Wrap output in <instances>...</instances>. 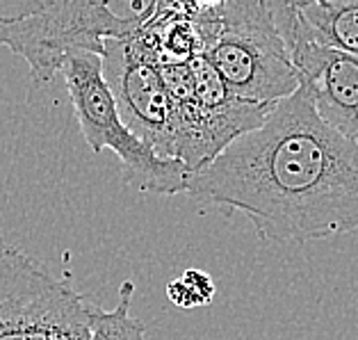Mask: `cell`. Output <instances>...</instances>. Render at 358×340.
Listing matches in <instances>:
<instances>
[{"label": "cell", "mask_w": 358, "mask_h": 340, "mask_svg": "<svg viewBox=\"0 0 358 340\" xmlns=\"http://www.w3.org/2000/svg\"><path fill=\"white\" fill-rule=\"evenodd\" d=\"M185 194L226 217L242 213L263 240H327L358 229V144L296 90L263 126L189 173Z\"/></svg>", "instance_id": "6da1fadb"}, {"label": "cell", "mask_w": 358, "mask_h": 340, "mask_svg": "<svg viewBox=\"0 0 358 340\" xmlns=\"http://www.w3.org/2000/svg\"><path fill=\"white\" fill-rule=\"evenodd\" d=\"M158 10L153 0H41L0 14V43L25 59L34 83H48L69 55H103L108 39L130 37Z\"/></svg>", "instance_id": "7a4b0ae2"}, {"label": "cell", "mask_w": 358, "mask_h": 340, "mask_svg": "<svg viewBox=\"0 0 358 340\" xmlns=\"http://www.w3.org/2000/svg\"><path fill=\"white\" fill-rule=\"evenodd\" d=\"M233 96L274 108L299 90V78L267 0L220 3V30L206 50Z\"/></svg>", "instance_id": "3957f363"}, {"label": "cell", "mask_w": 358, "mask_h": 340, "mask_svg": "<svg viewBox=\"0 0 358 340\" xmlns=\"http://www.w3.org/2000/svg\"><path fill=\"white\" fill-rule=\"evenodd\" d=\"M59 73L64 76L80 133L94 153H115L121 162L126 183L139 192L162 197L185 194L189 171L178 160L162 158L153 149H148L121 121L117 103L103 78L99 55H69Z\"/></svg>", "instance_id": "277c9868"}, {"label": "cell", "mask_w": 358, "mask_h": 340, "mask_svg": "<svg viewBox=\"0 0 358 340\" xmlns=\"http://www.w3.org/2000/svg\"><path fill=\"white\" fill-rule=\"evenodd\" d=\"M90 309L69 278H57L0 231V340H59L90 331Z\"/></svg>", "instance_id": "5b68a950"}, {"label": "cell", "mask_w": 358, "mask_h": 340, "mask_svg": "<svg viewBox=\"0 0 358 340\" xmlns=\"http://www.w3.org/2000/svg\"><path fill=\"white\" fill-rule=\"evenodd\" d=\"M267 3L299 78V90L329 128L358 144V57L313 41L296 3Z\"/></svg>", "instance_id": "8992f818"}, {"label": "cell", "mask_w": 358, "mask_h": 340, "mask_svg": "<svg viewBox=\"0 0 358 340\" xmlns=\"http://www.w3.org/2000/svg\"><path fill=\"white\" fill-rule=\"evenodd\" d=\"M101 64L121 121L148 149L169 158L171 99L162 78V66L155 62L139 32L108 39Z\"/></svg>", "instance_id": "52a82bcc"}, {"label": "cell", "mask_w": 358, "mask_h": 340, "mask_svg": "<svg viewBox=\"0 0 358 340\" xmlns=\"http://www.w3.org/2000/svg\"><path fill=\"white\" fill-rule=\"evenodd\" d=\"M296 10L313 41L358 57V0H310Z\"/></svg>", "instance_id": "ba28073f"}, {"label": "cell", "mask_w": 358, "mask_h": 340, "mask_svg": "<svg viewBox=\"0 0 358 340\" xmlns=\"http://www.w3.org/2000/svg\"><path fill=\"white\" fill-rule=\"evenodd\" d=\"M133 295H135V283L124 281L119 288L117 306L112 311H103L92 304L90 309L92 340H146L144 322L130 316Z\"/></svg>", "instance_id": "9c48e42d"}, {"label": "cell", "mask_w": 358, "mask_h": 340, "mask_svg": "<svg viewBox=\"0 0 358 340\" xmlns=\"http://www.w3.org/2000/svg\"><path fill=\"white\" fill-rule=\"evenodd\" d=\"M167 297L185 311L208 306L215 297V281L203 269H185L167 283Z\"/></svg>", "instance_id": "30bf717a"}, {"label": "cell", "mask_w": 358, "mask_h": 340, "mask_svg": "<svg viewBox=\"0 0 358 340\" xmlns=\"http://www.w3.org/2000/svg\"><path fill=\"white\" fill-rule=\"evenodd\" d=\"M59 340H92V329L80 331V334H73V336H66V338H59Z\"/></svg>", "instance_id": "8fae6325"}]
</instances>
